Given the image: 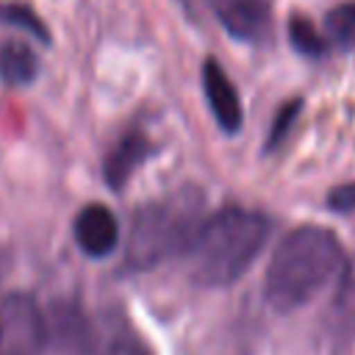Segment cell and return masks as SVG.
Listing matches in <instances>:
<instances>
[{"instance_id": "3957f363", "label": "cell", "mask_w": 355, "mask_h": 355, "mask_svg": "<svg viewBox=\"0 0 355 355\" xmlns=\"http://www.w3.org/2000/svg\"><path fill=\"white\" fill-rule=\"evenodd\" d=\"M202 197L197 191L175 194L141 205L133 214L125 261L130 269H150L175 252H186L194 230L200 227Z\"/></svg>"}, {"instance_id": "4fadbf2b", "label": "cell", "mask_w": 355, "mask_h": 355, "mask_svg": "<svg viewBox=\"0 0 355 355\" xmlns=\"http://www.w3.org/2000/svg\"><path fill=\"white\" fill-rule=\"evenodd\" d=\"M300 105H302L300 100H291V103H286V105L280 108V114L275 116V125H272V130H269V141H266V147H275V144L288 133V128H291V122H294Z\"/></svg>"}, {"instance_id": "7c38bea8", "label": "cell", "mask_w": 355, "mask_h": 355, "mask_svg": "<svg viewBox=\"0 0 355 355\" xmlns=\"http://www.w3.org/2000/svg\"><path fill=\"white\" fill-rule=\"evenodd\" d=\"M0 19L3 22H8V25H14V28H22V31H28V33H33L36 39H42V42H47L50 36H47V28H44V22L28 8V6H3L0 8Z\"/></svg>"}, {"instance_id": "9a60e30c", "label": "cell", "mask_w": 355, "mask_h": 355, "mask_svg": "<svg viewBox=\"0 0 355 355\" xmlns=\"http://www.w3.org/2000/svg\"><path fill=\"white\" fill-rule=\"evenodd\" d=\"M97 355H150L136 338H128V336H119L114 341H108Z\"/></svg>"}, {"instance_id": "9c48e42d", "label": "cell", "mask_w": 355, "mask_h": 355, "mask_svg": "<svg viewBox=\"0 0 355 355\" xmlns=\"http://www.w3.org/2000/svg\"><path fill=\"white\" fill-rule=\"evenodd\" d=\"M39 72V58L25 42H6L0 47V78L8 86H28Z\"/></svg>"}, {"instance_id": "ba28073f", "label": "cell", "mask_w": 355, "mask_h": 355, "mask_svg": "<svg viewBox=\"0 0 355 355\" xmlns=\"http://www.w3.org/2000/svg\"><path fill=\"white\" fill-rule=\"evenodd\" d=\"M150 155V141L144 139V133L139 130H128L114 147L111 153L105 155V164H103V175H105V183L111 189H122L128 183V178L133 175V169Z\"/></svg>"}, {"instance_id": "30bf717a", "label": "cell", "mask_w": 355, "mask_h": 355, "mask_svg": "<svg viewBox=\"0 0 355 355\" xmlns=\"http://www.w3.org/2000/svg\"><path fill=\"white\" fill-rule=\"evenodd\" d=\"M327 33L341 47H355V3H341L327 14Z\"/></svg>"}, {"instance_id": "52a82bcc", "label": "cell", "mask_w": 355, "mask_h": 355, "mask_svg": "<svg viewBox=\"0 0 355 355\" xmlns=\"http://www.w3.org/2000/svg\"><path fill=\"white\" fill-rule=\"evenodd\" d=\"M202 89H205V97H208L216 125L225 133H236L241 128V103H239V94H236L230 78L214 58H208L202 67Z\"/></svg>"}, {"instance_id": "5b68a950", "label": "cell", "mask_w": 355, "mask_h": 355, "mask_svg": "<svg viewBox=\"0 0 355 355\" xmlns=\"http://www.w3.org/2000/svg\"><path fill=\"white\" fill-rule=\"evenodd\" d=\"M72 233H75L78 247L92 258H105L119 244V222L111 214V208L100 202H89L78 211Z\"/></svg>"}, {"instance_id": "277c9868", "label": "cell", "mask_w": 355, "mask_h": 355, "mask_svg": "<svg viewBox=\"0 0 355 355\" xmlns=\"http://www.w3.org/2000/svg\"><path fill=\"white\" fill-rule=\"evenodd\" d=\"M47 324L36 300L25 291L0 300V355H44Z\"/></svg>"}, {"instance_id": "8992f818", "label": "cell", "mask_w": 355, "mask_h": 355, "mask_svg": "<svg viewBox=\"0 0 355 355\" xmlns=\"http://www.w3.org/2000/svg\"><path fill=\"white\" fill-rule=\"evenodd\" d=\"M208 3L230 36L244 42H261L269 33L266 0H208Z\"/></svg>"}, {"instance_id": "7a4b0ae2", "label": "cell", "mask_w": 355, "mask_h": 355, "mask_svg": "<svg viewBox=\"0 0 355 355\" xmlns=\"http://www.w3.org/2000/svg\"><path fill=\"white\" fill-rule=\"evenodd\" d=\"M269 219L247 208H225L205 219L189 247V275L200 286H227L239 280L269 239Z\"/></svg>"}, {"instance_id": "8fae6325", "label": "cell", "mask_w": 355, "mask_h": 355, "mask_svg": "<svg viewBox=\"0 0 355 355\" xmlns=\"http://www.w3.org/2000/svg\"><path fill=\"white\" fill-rule=\"evenodd\" d=\"M288 36H291V44L302 53V55H322L324 50H327V42H324V36L311 25V19H305V17H294L291 22H288Z\"/></svg>"}, {"instance_id": "5bb4252c", "label": "cell", "mask_w": 355, "mask_h": 355, "mask_svg": "<svg viewBox=\"0 0 355 355\" xmlns=\"http://www.w3.org/2000/svg\"><path fill=\"white\" fill-rule=\"evenodd\" d=\"M327 205H330L333 211L352 214V211H355V180H352V183H344V186H336V189L327 194Z\"/></svg>"}, {"instance_id": "6da1fadb", "label": "cell", "mask_w": 355, "mask_h": 355, "mask_svg": "<svg viewBox=\"0 0 355 355\" xmlns=\"http://www.w3.org/2000/svg\"><path fill=\"white\" fill-rule=\"evenodd\" d=\"M344 269V247L333 230L302 225L272 252L263 275V297L280 311H297L327 288Z\"/></svg>"}]
</instances>
